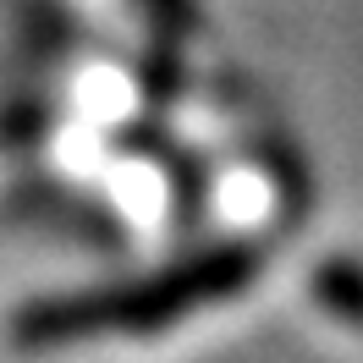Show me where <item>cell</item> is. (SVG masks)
Returning <instances> with one entry per match:
<instances>
[{"label":"cell","mask_w":363,"mask_h":363,"mask_svg":"<svg viewBox=\"0 0 363 363\" xmlns=\"http://www.w3.org/2000/svg\"><path fill=\"white\" fill-rule=\"evenodd\" d=\"M248 275H253L248 248H215L204 259H187L177 270L155 275V281L121 286V292H83V297H61V303H39L17 319V341L55 347V341L121 336V330H165L171 319L248 286Z\"/></svg>","instance_id":"cell-1"}]
</instances>
